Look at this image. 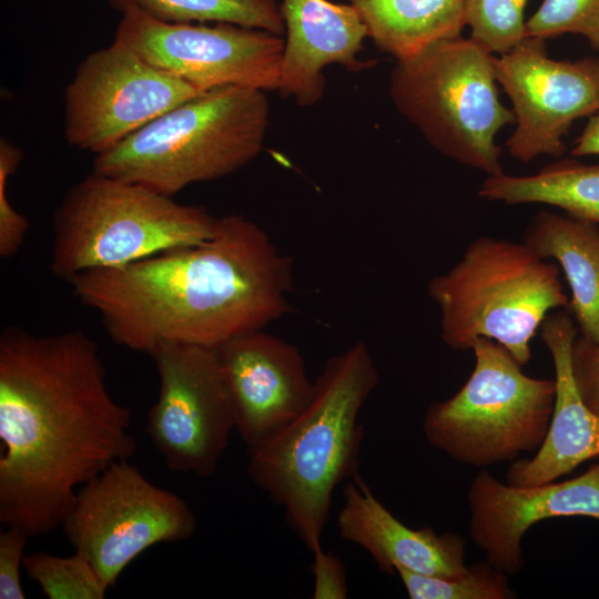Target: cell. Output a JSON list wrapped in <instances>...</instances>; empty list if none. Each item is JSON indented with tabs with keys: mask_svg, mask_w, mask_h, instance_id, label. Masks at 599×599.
I'll use <instances>...</instances> for the list:
<instances>
[{
	"mask_svg": "<svg viewBox=\"0 0 599 599\" xmlns=\"http://www.w3.org/2000/svg\"><path fill=\"white\" fill-rule=\"evenodd\" d=\"M68 283L114 343L149 355L170 343L217 348L265 328L291 309L293 270L260 225L231 214L202 243Z\"/></svg>",
	"mask_w": 599,
	"mask_h": 599,
	"instance_id": "cell-2",
	"label": "cell"
},
{
	"mask_svg": "<svg viewBox=\"0 0 599 599\" xmlns=\"http://www.w3.org/2000/svg\"><path fill=\"white\" fill-rule=\"evenodd\" d=\"M546 40L526 37L494 57L498 84L509 97L516 129L509 154L529 162L539 155L561 156L571 124L599 110V58L551 59Z\"/></svg>",
	"mask_w": 599,
	"mask_h": 599,
	"instance_id": "cell-13",
	"label": "cell"
},
{
	"mask_svg": "<svg viewBox=\"0 0 599 599\" xmlns=\"http://www.w3.org/2000/svg\"><path fill=\"white\" fill-rule=\"evenodd\" d=\"M83 331L0 336V522L30 537L61 526L78 487L136 449Z\"/></svg>",
	"mask_w": 599,
	"mask_h": 599,
	"instance_id": "cell-1",
	"label": "cell"
},
{
	"mask_svg": "<svg viewBox=\"0 0 599 599\" xmlns=\"http://www.w3.org/2000/svg\"><path fill=\"white\" fill-rule=\"evenodd\" d=\"M61 527L110 589L150 547L191 538L196 517L181 496L121 460L78 489Z\"/></svg>",
	"mask_w": 599,
	"mask_h": 599,
	"instance_id": "cell-9",
	"label": "cell"
},
{
	"mask_svg": "<svg viewBox=\"0 0 599 599\" xmlns=\"http://www.w3.org/2000/svg\"><path fill=\"white\" fill-rule=\"evenodd\" d=\"M342 539L364 549L387 573L397 569L454 577L467 570L466 541L453 532L414 529L397 519L357 474L345 485L337 514Z\"/></svg>",
	"mask_w": 599,
	"mask_h": 599,
	"instance_id": "cell-17",
	"label": "cell"
},
{
	"mask_svg": "<svg viewBox=\"0 0 599 599\" xmlns=\"http://www.w3.org/2000/svg\"><path fill=\"white\" fill-rule=\"evenodd\" d=\"M478 195L505 204L539 203L599 226V163L561 159L531 175L487 176Z\"/></svg>",
	"mask_w": 599,
	"mask_h": 599,
	"instance_id": "cell-21",
	"label": "cell"
},
{
	"mask_svg": "<svg viewBox=\"0 0 599 599\" xmlns=\"http://www.w3.org/2000/svg\"><path fill=\"white\" fill-rule=\"evenodd\" d=\"M202 91L114 39L89 53L64 92L69 145L104 153Z\"/></svg>",
	"mask_w": 599,
	"mask_h": 599,
	"instance_id": "cell-10",
	"label": "cell"
},
{
	"mask_svg": "<svg viewBox=\"0 0 599 599\" xmlns=\"http://www.w3.org/2000/svg\"><path fill=\"white\" fill-rule=\"evenodd\" d=\"M427 292L449 348L470 349L477 338H489L522 366L545 318L569 305L555 262L524 242L491 236L474 240L450 270L429 281Z\"/></svg>",
	"mask_w": 599,
	"mask_h": 599,
	"instance_id": "cell-5",
	"label": "cell"
},
{
	"mask_svg": "<svg viewBox=\"0 0 599 599\" xmlns=\"http://www.w3.org/2000/svg\"><path fill=\"white\" fill-rule=\"evenodd\" d=\"M469 531L494 568L515 575L524 568L526 531L540 520L583 516L599 520V463L572 479L532 486L504 484L483 470L467 494Z\"/></svg>",
	"mask_w": 599,
	"mask_h": 599,
	"instance_id": "cell-15",
	"label": "cell"
},
{
	"mask_svg": "<svg viewBox=\"0 0 599 599\" xmlns=\"http://www.w3.org/2000/svg\"><path fill=\"white\" fill-rule=\"evenodd\" d=\"M149 355L160 379L146 417L149 438L170 470L211 477L235 429L216 349L170 343Z\"/></svg>",
	"mask_w": 599,
	"mask_h": 599,
	"instance_id": "cell-11",
	"label": "cell"
},
{
	"mask_svg": "<svg viewBox=\"0 0 599 599\" xmlns=\"http://www.w3.org/2000/svg\"><path fill=\"white\" fill-rule=\"evenodd\" d=\"M122 12L138 10L166 22L232 23L285 33L277 0H109Z\"/></svg>",
	"mask_w": 599,
	"mask_h": 599,
	"instance_id": "cell-22",
	"label": "cell"
},
{
	"mask_svg": "<svg viewBox=\"0 0 599 599\" xmlns=\"http://www.w3.org/2000/svg\"><path fill=\"white\" fill-rule=\"evenodd\" d=\"M23 569L49 599H103L108 591L91 564L77 552L69 557L33 552L24 557Z\"/></svg>",
	"mask_w": 599,
	"mask_h": 599,
	"instance_id": "cell-24",
	"label": "cell"
},
{
	"mask_svg": "<svg viewBox=\"0 0 599 599\" xmlns=\"http://www.w3.org/2000/svg\"><path fill=\"white\" fill-rule=\"evenodd\" d=\"M527 0H466V26L470 38L489 52L504 53L526 35L524 18Z\"/></svg>",
	"mask_w": 599,
	"mask_h": 599,
	"instance_id": "cell-25",
	"label": "cell"
},
{
	"mask_svg": "<svg viewBox=\"0 0 599 599\" xmlns=\"http://www.w3.org/2000/svg\"><path fill=\"white\" fill-rule=\"evenodd\" d=\"M494 57L459 35L396 59L389 78L393 103L429 144L487 176L504 173L495 140L516 122L499 99Z\"/></svg>",
	"mask_w": 599,
	"mask_h": 599,
	"instance_id": "cell-7",
	"label": "cell"
},
{
	"mask_svg": "<svg viewBox=\"0 0 599 599\" xmlns=\"http://www.w3.org/2000/svg\"><path fill=\"white\" fill-rule=\"evenodd\" d=\"M474 369L451 397L433 403L426 440L459 463L490 466L537 451L551 419L556 382L526 375L499 343L477 338Z\"/></svg>",
	"mask_w": 599,
	"mask_h": 599,
	"instance_id": "cell-8",
	"label": "cell"
},
{
	"mask_svg": "<svg viewBox=\"0 0 599 599\" xmlns=\"http://www.w3.org/2000/svg\"><path fill=\"white\" fill-rule=\"evenodd\" d=\"M573 156L599 155V110L590 116L571 150Z\"/></svg>",
	"mask_w": 599,
	"mask_h": 599,
	"instance_id": "cell-31",
	"label": "cell"
},
{
	"mask_svg": "<svg viewBox=\"0 0 599 599\" xmlns=\"http://www.w3.org/2000/svg\"><path fill=\"white\" fill-rule=\"evenodd\" d=\"M114 39L195 88L278 90L284 38L232 23L166 22L121 12Z\"/></svg>",
	"mask_w": 599,
	"mask_h": 599,
	"instance_id": "cell-12",
	"label": "cell"
},
{
	"mask_svg": "<svg viewBox=\"0 0 599 599\" xmlns=\"http://www.w3.org/2000/svg\"><path fill=\"white\" fill-rule=\"evenodd\" d=\"M286 38L280 69L278 91L301 106L321 101L325 92L324 69L339 64L351 72L370 68L358 54L367 34L357 10L349 3L328 0H282Z\"/></svg>",
	"mask_w": 599,
	"mask_h": 599,
	"instance_id": "cell-16",
	"label": "cell"
},
{
	"mask_svg": "<svg viewBox=\"0 0 599 599\" xmlns=\"http://www.w3.org/2000/svg\"><path fill=\"white\" fill-rule=\"evenodd\" d=\"M311 566L314 599H345L348 593L347 576L342 559L322 546L312 551Z\"/></svg>",
	"mask_w": 599,
	"mask_h": 599,
	"instance_id": "cell-30",
	"label": "cell"
},
{
	"mask_svg": "<svg viewBox=\"0 0 599 599\" xmlns=\"http://www.w3.org/2000/svg\"><path fill=\"white\" fill-rule=\"evenodd\" d=\"M30 536L17 527L0 531V599H24L21 582L24 550Z\"/></svg>",
	"mask_w": 599,
	"mask_h": 599,
	"instance_id": "cell-29",
	"label": "cell"
},
{
	"mask_svg": "<svg viewBox=\"0 0 599 599\" xmlns=\"http://www.w3.org/2000/svg\"><path fill=\"white\" fill-rule=\"evenodd\" d=\"M404 588L412 599H510L515 592L508 575L490 564L476 562L464 573L454 577L427 576L397 569Z\"/></svg>",
	"mask_w": 599,
	"mask_h": 599,
	"instance_id": "cell-23",
	"label": "cell"
},
{
	"mask_svg": "<svg viewBox=\"0 0 599 599\" xmlns=\"http://www.w3.org/2000/svg\"><path fill=\"white\" fill-rule=\"evenodd\" d=\"M217 217L144 185L92 172L53 214L51 270L67 282L209 240Z\"/></svg>",
	"mask_w": 599,
	"mask_h": 599,
	"instance_id": "cell-6",
	"label": "cell"
},
{
	"mask_svg": "<svg viewBox=\"0 0 599 599\" xmlns=\"http://www.w3.org/2000/svg\"><path fill=\"white\" fill-rule=\"evenodd\" d=\"M580 34L599 50V0H544L526 21V35L544 40Z\"/></svg>",
	"mask_w": 599,
	"mask_h": 599,
	"instance_id": "cell-26",
	"label": "cell"
},
{
	"mask_svg": "<svg viewBox=\"0 0 599 599\" xmlns=\"http://www.w3.org/2000/svg\"><path fill=\"white\" fill-rule=\"evenodd\" d=\"M376 47L395 59L460 35L466 0H346Z\"/></svg>",
	"mask_w": 599,
	"mask_h": 599,
	"instance_id": "cell-20",
	"label": "cell"
},
{
	"mask_svg": "<svg viewBox=\"0 0 599 599\" xmlns=\"http://www.w3.org/2000/svg\"><path fill=\"white\" fill-rule=\"evenodd\" d=\"M522 242L562 271L571 294L568 307L580 335L599 343V226L541 211Z\"/></svg>",
	"mask_w": 599,
	"mask_h": 599,
	"instance_id": "cell-19",
	"label": "cell"
},
{
	"mask_svg": "<svg viewBox=\"0 0 599 599\" xmlns=\"http://www.w3.org/2000/svg\"><path fill=\"white\" fill-rule=\"evenodd\" d=\"M21 150L7 139L0 140V257L17 254L29 231L28 219L18 212L8 196V182L22 161Z\"/></svg>",
	"mask_w": 599,
	"mask_h": 599,
	"instance_id": "cell-27",
	"label": "cell"
},
{
	"mask_svg": "<svg viewBox=\"0 0 599 599\" xmlns=\"http://www.w3.org/2000/svg\"><path fill=\"white\" fill-rule=\"evenodd\" d=\"M556 382L554 410L547 435L531 458L514 460L507 483L540 485L559 479L580 464L599 456V418L586 406L575 384L570 353L578 327L565 313H550L540 326Z\"/></svg>",
	"mask_w": 599,
	"mask_h": 599,
	"instance_id": "cell-18",
	"label": "cell"
},
{
	"mask_svg": "<svg viewBox=\"0 0 599 599\" xmlns=\"http://www.w3.org/2000/svg\"><path fill=\"white\" fill-rule=\"evenodd\" d=\"M570 363L581 399L599 418V343L577 335L571 346Z\"/></svg>",
	"mask_w": 599,
	"mask_h": 599,
	"instance_id": "cell-28",
	"label": "cell"
},
{
	"mask_svg": "<svg viewBox=\"0 0 599 599\" xmlns=\"http://www.w3.org/2000/svg\"><path fill=\"white\" fill-rule=\"evenodd\" d=\"M378 384L367 345L332 356L315 380L309 405L283 430L247 450V475L274 502L312 552L321 547L334 490L357 475L361 412Z\"/></svg>",
	"mask_w": 599,
	"mask_h": 599,
	"instance_id": "cell-3",
	"label": "cell"
},
{
	"mask_svg": "<svg viewBox=\"0 0 599 599\" xmlns=\"http://www.w3.org/2000/svg\"><path fill=\"white\" fill-rule=\"evenodd\" d=\"M216 349L235 415V429L253 449L273 438L312 402L315 382L300 349L263 329Z\"/></svg>",
	"mask_w": 599,
	"mask_h": 599,
	"instance_id": "cell-14",
	"label": "cell"
},
{
	"mask_svg": "<svg viewBox=\"0 0 599 599\" xmlns=\"http://www.w3.org/2000/svg\"><path fill=\"white\" fill-rule=\"evenodd\" d=\"M268 124L265 91L238 85L211 89L95 155L93 172L173 196L251 163L263 150Z\"/></svg>",
	"mask_w": 599,
	"mask_h": 599,
	"instance_id": "cell-4",
	"label": "cell"
}]
</instances>
